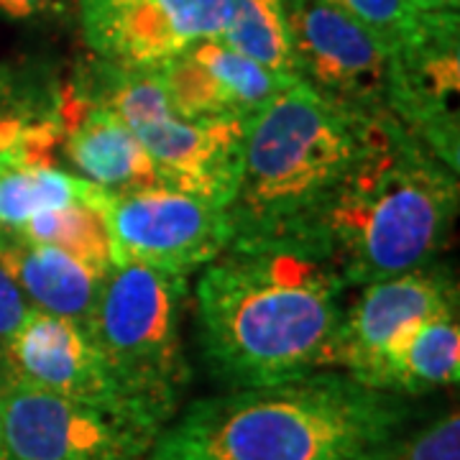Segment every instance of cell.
Masks as SVG:
<instances>
[{
	"label": "cell",
	"instance_id": "cell-5",
	"mask_svg": "<svg viewBox=\"0 0 460 460\" xmlns=\"http://www.w3.org/2000/svg\"><path fill=\"white\" fill-rule=\"evenodd\" d=\"M187 277L115 263L84 323L133 404L164 428L190 386L181 348Z\"/></svg>",
	"mask_w": 460,
	"mask_h": 460
},
{
	"label": "cell",
	"instance_id": "cell-18",
	"mask_svg": "<svg viewBox=\"0 0 460 460\" xmlns=\"http://www.w3.org/2000/svg\"><path fill=\"white\" fill-rule=\"evenodd\" d=\"M108 195V192H105ZM105 195L90 202H69L33 215L13 233L29 243L54 246L75 259L93 263L98 269H113V246L111 230L105 220Z\"/></svg>",
	"mask_w": 460,
	"mask_h": 460
},
{
	"label": "cell",
	"instance_id": "cell-8",
	"mask_svg": "<svg viewBox=\"0 0 460 460\" xmlns=\"http://www.w3.org/2000/svg\"><path fill=\"white\" fill-rule=\"evenodd\" d=\"M281 3L299 83L345 111L394 118V54L328 0Z\"/></svg>",
	"mask_w": 460,
	"mask_h": 460
},
{
	"label": "cell",
	"instance_id": "cell-13",
	"mask_svg": "<svg viewBox=\"0 0 460 460\" xmlns=\"http://www.w3.org/2000/svg\"><path fill=\"white\" fill-rule=\"evenodd\" d=\"M159 72L174 113L192 123H246L295 84L223 39H202L164 62Z\"/></svg>",
	"mask_w": 460,
	"mask_h": 460
},
{
	"label": "cell",
	"instance_id": "cell-19",
	"mask_svg": "<svg viewBox=\"0 0 460 460\" xmlns=\"http://www.w3.org/2000/svg\"><path fill=\"white\" fill-rule=\"evenodd\" d=\"M220 39L281 80L299 83L281 0H233L230 26Z\"/></svg>",
	"mask_w": 460,
	"mask_h": 460
},
{
	"label": "cell",
	"instance_id": "cell-2",
	"mask_svg": "<svg viewBox=\"0 0 460 460\" xmlns=\"http://www.w3.org/2000/svg\"><path fill=\"white\" fill-rule=\"evenodd\" d=\"M410 420L407 396L317 371L192 402L146 460H378Z\"/></svg>",
	"mask_w": 460,
	"mask_h": 460
},
{
	"label": "cell",
	"instance_id": "cell-22",
	"mask_svg": "<svg viewBox=\"0 0 460 460\" xmlns=\"http://www.w3.org/2000/svg\"><path fill=\"white\" fill-rule=\"evenodd\" d=\"M29 310H31V305H29L26 295L8 274V269L0 263V353L5 350L8 341L16 335V330L26 320Z\"/></svg>",
	"mask_w": 460,
	"mask_h": 460
},
{
	"label": "cell",
	"instance_id": "cell-24",
	"mask_svg": "<svg viewBox=\"0 0 460 460\" xmlns=\"http://www.w3.org/2000/svg\"><path fill=\"white\" fill-rule=\"evenodd\" d=\"M422 11H458L460 0H414Z\"/></svg>",
	"mask_w": 460,
	"mask_h": 460
},
{
	"label": "cell",
	"instance_id": "cell-16",
	"mask_svg": "<svg viewBox=\"0 0 460 460\" xmlns=\"http://www.w3.org/2000/svg\"><path fill=\"white\" fill-rule=\"evenodd\" d=\"M105 195L98 184L69 174L54 162H21L0 156V235H13L33 215L90 202Z\"/></svg>",
	"mask_w": 460,
	"mask_h": 460
},
{
	"label": "cell",
	"instance_id": "cell-11",
	"mask_svg": "<svg viewBox=\"0 0 460 460\" xmlns=\"http://www.w3.org/2000/svg\"><path fill=\"white\" fill-rule=\"evenodd\" d=\"M230 16L233 0H77L93 54L133 66H162L202 39H220Z\"/></svg>",
	"mask_w": 460,
	"mask_h": 460
},
{
	"label": "cell",
	"instance_id": "cell-1",
	"mask_svg": "<svg viewBox=\"0 0 460 460\" xmlns=\"http://www.w3.org/2000/svg\"><path fill=\"white\" fill-rule=\"evenodd\" d=\"M348 289L310 233L230 241L195 289L202 361L228 389L338 371Z\"/></svg>",
	"mask_w": 460,
	"mask_h": 460
},
{
	"label": "cell",
	"instance_id": "cell-6",
	"mask_svg": "<svg viewBox=\"0 0 460 460\" xmlns=\"http://www.w3.org/2000/svg\"><path fill=\"white\" fill-rule=\"evenodd\" d=\"M108 108L146 148L159 184L228 208L241 172L246 123H192L174 113L159 66L84 59L69 80Z\"/></svg>",
	"mask_w": 460,
	"mask_h": 460
},
{
	"label": "cell",
	"instance_id": "cell-17",
	"mask_svg": "<svg viewBox=\"0 0 460 460\" xmlns=\"http://www.w3.org/2000/svg\"><path fill=\"white\" fill-rule=\"evenodd\" d=\"M460 376L458 310L422 323L389 366L381 392L399 396H422L445 386H456Z\"/></svg>",
	"mask_w": 460,
	"mask_h": 460
},
{
	"label": "cell",
	"instance_id": "cell-4",
	"mask_svg": "<svg viewBox=\"0 0 460 460\" xmlns=\"http://www.w3.org/2000/svg\"><path fill=\"white\" fill-rule=\"evenodd\" d=\"M381 123L302 83L281 90L243 126L238 184L226 208L233 241L310 233L376 144Z\"/></svg>",
	"mask_w": 460,
	"mask_h": 460
},
{
	"label": "cell",
	"instance_id": "cell-3",
	"mask_svg": "<svg viewBox=\"0 0 460 460\" xmlns=\"http://www.w3.org/2000/svg\"><path fill=\"white\" fill-rule=\"evenodd\" d=\"M458 199V169L389 115L310 235L328 248L348 287H363L435 261Z\"/></svg>",
	"mask_w": 460,
	"mask_h": 460
},
{
	"label": "cell",
	"instance_id": "cell-14",
	"mask_svg": "<svg viewBox=\"0 0 460 460\" xmlns=\"http://www.w3.org/2000/svg\"><path fill=\"white\" fill-rule=\"evenodd\" d=\"M59 131V151L80 177L98 184L102 192L120 195L159 184L156 166L141 141L108 108L80 95L69 80L62 83Z\"/></svg>",
	"mask_w": 460,
	"mask_h": 460
},
{
	"label": "cell",
	"instance_id": "cell-21",
	"mask_svg": "<svg viewBox=\"0 0 460 460\" xmlns=\"http://www.w3.org/2000/svg\"><path fill=\"white\" fill-rule=\"evenodd\" d=\"M378 460H460L458 410L447 411L428 428L399 435Z\"/></svg>",
	"mask_w": 460,
	"mask_h": 460
},
{
	"label": "cell",
	"instance_id": "cell-12",
	"mask_svg": "<svg viewBox=\"0 0 460 460\" xmlns=\"http://www.w3.org/2000/svg\"><path fill=\"white\" fill-rule=\"evenodd\" d=\"M0 376L75 402L146 417L118 384L84 323L36 307L0 353Z\"/></svg>",
	"mask_w": 460,
	"mask_h": 460
},
{
	"label": "cell",
	"instance_id": "cell-20",
	"mask_svg": "<svg viewBox=\"0 0 460 460\" xmlns=\"http://www.w3.org/2000/svg\"><path fill=\"white\" fill-rule=\"evenodd\" d=\"M345 16L358 21L363 29L376 36L378 41L394 57H404L417 49L438 23L453 11H422L414 0H328Z\"/></svg>",
	"mask_w": 460,
	"mask_h": 460
},
{
	"label": "cell",
	"instance_id": "cell-15",
	"mask_svg": "<svg viewBox=\"0 0 460 460\" xmlns=\"http://www.w3.org/2000/svg\"><path fill=\"white\" fill-rule=\"evenodd\" d=\"M0 263L31 307L80 323L90 320L111 274L59 248L29 243L16 235H0Z\"/></svg>",
	"mask_w": 460,
	"mask_h": 460
},
{
	"label": "cell",
	"instance_id": "cell-10",
	"mask_svg": "<svg viewBox=\"0 0 460 460\" xmlns=\"http://www.w3.org/2000/svg\"><path fill=\"white\" fill-rule=\"evenodd\" d=\"M447 310H458V284L447 266L435 261L363 284L358 296L345 302L338 371L381 392L389 366L417 328Z\"/></svg>",
	"mask_w": 460,
	"mask_h": 460
},
{
	"label": "cell",
	"instance_id": "cell-25",
	"mask_svg": "<svg viewBox=\"0 0 460 460\" xmlns=\"http://www.w3.org/2000/svg\"><path fill=\"white\" fill-rule=\"evenodd\" d=\"M0 460H8V453H5V438H3V417H0Z\"/></svg>",
	"mask_w": 460,
	"mask_h": 460
},
{
	"label": "cell",
	"instance_id": "cell-9",
	"mask_svg": "<svg viewBox=\"0 0 460 460\" xmlns=\"http://www.w3.org/2000/svg\"><path fill=\"white\" fill-rule=\"evenodd\" d=\"M115 263H141L190 277L233 241L228 210L166 184L105 195Z\"/></svg>",
	"mask_w": 460,
	"mask_h": 460
},
{
	"label": "cell",
	"instance_id": "cell-23",
	"mask_svg": "<svg viewBox=\"0 0 460 460\" xmlns=\"http://www.w3.org/2000/svg\"><path fill=\"white\" fill-rule=\"evenodd\" d=\"M77 13V0H0V16L11 21H62Z\"/></svg>",
	"mask_w": 460,
	"mask_h": 460
},
{
	"label": "cell",
	"instance_id": "cell-7",
	"mask_svg": "<svg viewBox=\"0 0 460 460\" xmlns=\"http://www.w3.org/2000/svg\"><path fill=\"white\" fill-rule=\"evenodd\" d=\"M8 460H146L162 428L0 376Z\"/></svg>",
	"mask_w": 460,
	"mask_h": 460
}]
</instances>
